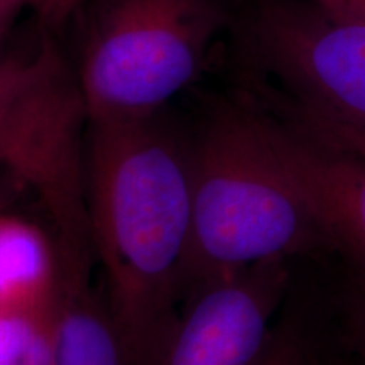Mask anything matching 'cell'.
Returning <instances> with one entry per match:
<instances>
[{
	"instance_id": "1",
	"label": "cell",
	"mask_w": 365,
	"mask_h": 365,
	"mask_svg": "<svg viewBox=\"0 0 365 365\" xmlns=\"http://www.w3.org/2000/svg\"><path fill=\"white\" fill-rule=\"evenodd\" d=\"M83 176L88 237L125 365H161L191 247L188 129L170 110L88 120Z\"/></svg>"
},
{
	"instance_id": "2",
	"label": "cell",
	"mask_w": 365,
	"mask_h": 365,
	"mask_svg": "<svg viewBox=\"0 0 365 365\" xmlns=\"http://www.w3.org/2000/svg\"><path fill=\"white\" fill-rule=\"evenodd\" d=\"M191 247L185 301L267 262L335 252L274 144L250 88L212 100L188 129Z\"/></svg>"
},
{
	"instance_id": "3",
	"label": "cell",
	"mask_w": 365,
	"mask_h": 365,
	"mask_svg": "<svg viewBox=\"0 0 365 365\" xmlns=\"http://www.w3.org/2000/svg\"><path fill=\"white\" fill-rule=\"evenodd\" d=\"M232 0H90L70 61L88 120L170 110L227 41Z\"/></svg>"
},
{
	"instance_id": "4",
	"label": "cell",
	"mask_w": 365,
	"mask_h": 365,
	"mask_svg": "<svg viewBox=\"0 0 365 365\" xmlns=\"http://www.w3.org/2000/svg\"><path fill=\"white\" fill-rule=\"evenodd\" d=\"M247 83L318 125L365 130V19L318 0H232Z\"/></svg>"
},
{
	"instance_id": "5",
	"label": "cell",
	"mask_w": 365,
	"mask_h": 365,
	"mask_svg": "<svg viewBox=\"0 0 365 365\" xmlns=\"http://www.w3.org/2000/svg\"><path fill=\"white\" fill-rule=\"evenodd\" d=\"M250 86V85H247ZM299 193L365 289V130L313 124L250 86Z\"/></svg>"
},
{
	"instance_id": "6",
	"label": "cell",
	"mask_w": 365,
	"mask_h": 365,
	"mask_svg": "<svg viewBox=\"0 0 365 365\" xmlns=\"http://www.w3.org/2000/svg\"><path fill=\"white\" fill-rule=\"evenodd\" d=\"M287 262H267L193 291L161 365H255L289 286Z\"/></svg>"
},
{
	"instance_id": "7",
	"label": "cell",
	"mask_w": 365,
	"mask_h": 365,
	"mask_svg": "<svg viewBox=\"0 0 365 365\" xmlns=\"http://www.w3.org/2000/svg\"><path fill=\"white\" fill-rule=\"evenodd\" d=\"M59 266L56 365H125L103 299L90 289L80 254Z\"/></svg>"
},
{
	"instance_id": "8",
	"label": "cell",
	"mask_w": 365,
	"mask_h": 365,
	"mask_svg": "<svg viewBox=\"0 0 365 365\" xmlns=\"http://www.w3.org/2000/svg\"><path fill=\"white\" fill-rule=\"evenodd\" d=\"M59 287V264L33 223L0 215V309L39 303Z\"/></svg>"
},
{
	"instance_id": "9",
	"label": "cell",
	"mask_w": 365,
	"mask_h": 365,
	"mask_svg": "<svg viewBox=\"0 0 365 365\" xmlns=\"http://www.w3.org/2000/svg\"><path fill=\"white\" fill-rule=\"evenodd\" d=\"M59 287L39 303L0 312V365H56Z\"/></svg>"
},
{
	"instance_id": "10",
	"label": "cell",
	"mask_w": 365,
	"mask_h": 365,
	"mask_svg": "<svg viewBox=\"0 0 365 365\" xmlns=\"http://www.w3.org/2000/svg\"><path fill=\"white\" fill-rule=\"evenodd\" d=\"M39 63V46L31 56H9L0 59V125L19 97L22 88L34 75Z\"/></svg>"
},
{
	"instance_id": "11",
	"label": "cell",
	"mask_w": 365,
	"mask_h": 365,
	"mask_svg": "<svg viewBox=\"0 0 365 365\" xmlns=\"http://www.w3.org/2000/svg\"><path fill=\"white\" fill-rule=\"evenodd\" d=\"M255 365H308L307 341L294 323L274 328L271 340Z\"/></svg>"
},
{
	"instance_id": "12",
	"label": "cell",
	"mask_w": 365,
	"mask_h": 365,
	"mask_svg": "<svg viewBox=\"0 0 365 365\" xmlns=\"http://www.w3.org/2000/svg\"><path fill=\"white\" fill-rule=\"evenodd\" d=\"M21 9L22 12H34L48 31L65 26L85 7L90 0H0Z\"/></svg>"
},
{
	"instance_id": "13",
	"label": "cell",
	"mask_w": 365,
	"mask_h": 365,
	"mask_svg": "<svg viewBox=\"0 0 365 365\" xmlns=\"http://www.w3.org/2000/svg\"><path fill=\"white\" fill-rule=\"evenodd\" d=\"M349 330L352 345L365 365V289L359 287L349 309Z\"/></svg>"
},
{
	"instance_id": "14",
	"label": "cell",
	"mask_w": 365,
	"mask_h": 365,
	"mask_svg": "<svg viewBox=\"0 0 365 365\" xmlns=\"http://www.w3.org/2000/svg\"><path fill=\"white\" fill-rule=\"evenodd\" d=\"M21 9L9 6V4L0 2V59H2V48L6 43L9 33H11L12 26L16 24V21L22 16Z\"/></svg>"
}]
</instances>
